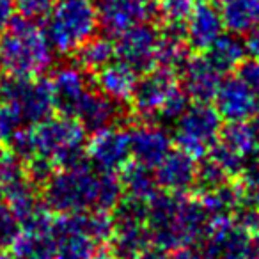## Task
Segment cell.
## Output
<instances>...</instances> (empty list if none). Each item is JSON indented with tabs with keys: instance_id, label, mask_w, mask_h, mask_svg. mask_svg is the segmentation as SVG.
I'll use <instances>...</instances> for the list:
<instances>
[{
	"instance_id": "1",
	"label": "cell",
	"mask_w": 259,
	"mask_h": 259,
	"mask_svg": "<svg viewBox=\"0 0 259 259\" xmlns=\"http://www.w3.org/2000/svg\"><path fill=\"white\" fill-rule=\"evenodd\" d=\"M208 213L201 199L185 194H155L148 201V229L151 240L165 250L192 247L204 238Z\"/></svg>"
},
{
	"instance_id": "2",
	"label": "cell",
	"mask_w": 259,
	"mask_h": 259,
	"mask_svg": "<svg viewBox=\"0 0 259 259\" xmlns=\"http://www.w3.org/2000/svg\"><path fill=\"white\" fill-rule=\"evenodd\" d=\"M54 64V48L34 20L15 16L0 36V69L15 78H37Z\"/></svg>"
},
{
	"instance_id": "3",
	"label": "cell",
	"mask_w": 259,
	"mask_h": 259,
	"mask_svg": "<svg viewBox=\"0 0 259 259\" xmlns=\"http://www.w3.org/2000/svg\"><path fill=\"white\" fill-rule=\"evenodd\" d=\"M34 141L39 156H47L57 169H76L89 165L85 130L75 117L50 115L34 124ZM36 155V156H37Z\"/></svg>"
},
{
	"instance_id": "4",
	"label": "cell",
	"mask_w": 259,
	"mask_h": 259,
	"mask_svg": "<svg viewBox=\"0 0 259 259\" xmlns=\"http://www.w3.org/2000/svg\"><path fill=\"white\" fill-rule=\"evenodd\" d=\"M98 27L100 20L94 0H55L45 32L54 52L68 55L96 36Z\"/></svg>"
},
{
	"instance_id": "5",
	"label": "cell",
	"mask_w": 259,
	"mask_h": 259,
	"mask_svg": "<svg viewBox=\"0 0 259 259\" xmlns=\"http://www.w3.org/2000/svg\"><path fill=\"white\" fill-rule=\"evenodd\" d=\"M98 176L89 165L57 169L43 185V201L50 211L69 215L96 209Z\"/></svg>"
},
{
	"instance_id": "6",
	"label": "cell",
	"mask_w": 259,
	"mask_h": 259,
	"mask_svg": "<svg viewBox=\"0 0 259 259\" xmlns=\"http://www.w3.org/2000/svg\"><path fill=\"white\" fill-rule=\"evenodd\" d=\"M0 100L11 105L22 122L37 124L50 117L55 110L54 91L50 78H15L8 76L0 82Z\"/></svg>"
},
{
	"instance_id": "7",
	"label": "cell",
	"mask_w": 259,
	"mask_h": 259,
	"mask_svg": "<svg viewBox=\"0 0 259 259\" xmlns=\"http://www.w3.org/2000/svg\"><path fill=\"white\" fill-rule=\"evenodd\" d=\"M220 128L222 117L215 107L209 103H194L176 121L174 141L188 155L202 158L219 141Z\"/></svg>"
},
{
	"instance_id": "8",
	"label": "cell",
	"mask_w": 259,
	"mask_h": 259,
	"mask_svg": "<svg viewBox=\"0 0 259 259\" xmlns=\"http://www.w3.org/2000/svg\"><path fill=\"white\" fill-rule=\"evenodd\" d=\"M201 243L204 259H248L254 240L234 217H211Z\"/></svg>"
},
{
	"instance_id": "9",
	"label": "cell",
	"mask_w": 259,
	"mask_h": 259,
	"mask_svg": "<svg viewBox=\"0 0 259 259\" xmlns=\"http://www.w3.org/2000/svg\"><path fill=\"white\" fill-rule=\"evenodd\" d=\"M160 29L151 23H139L117 36L115 55L137 73H146L158 64Z\"/></svg>"
},
{
	"instance_id": "10",
	"label": "cell",
	"mask_w": 259,
	"mask_h": 259,
	"mask_svg": "<svg viewBox=\"0 0 259 259\" xmlns=\"http://www.w3.org/2000/svg\"><path fill=\"white\" fill-rule=\"evenodd\" d=\"M98 20L108 37H117L158 13L155 0H96Z\"/></svg>"
},
{
	"instance_id": "11",
	"label": "cell",
	"mask_w": 259,
	"mask_h": 259,
	"mask_svg": "<svg viewBox=\"0 0 259 259\" xmlns=\"http://www.w3.org/2000/svg\"><path fill=\"white\" fill-rule=\"evenodd\" d=\"M87 156L89 162L98 167V170L103 172L121 170L132 158L130 130L115 124L93 134V139L87 144Z\"/></svg>"
},
{
	"instance_id": "12",
	"label": "cell",
	"mask_w": 259,
	"mask_h": 259,
	"mask_svg": "<svg viewBox=\"0 0 259 259\" xmlns=\"http://www.w3.org/2000/svg\"><path fill=\"white\" fill-rule=\"evenodd\" d=\"M178 87L176 73L167 68H153L142 73L132 94V107L146 121H153L158 115L163 101Z\"/></svg>"
},
{
	"instance_id": "13",
	"label": "cell",
	"mask_w": 259,
	"mask_h": 259,
	"mask_svg": "<svg viewBox=\"0 0 259 259\" xmlns=\"http://www.w3.org/2000/svg\"><path fill=\"white\" fill-rule=\"evenodd\" d=\"M55 241V259H91L96 254L98 241L85 231L80 213L62 215L52 224Z\"/></svg>"
},
{
	"instance_id": "14",
	"label": "cell",
	"mask_w": 259,
	"mask_h": 259,
	"mask_svg": "<svg viewBox=\"0 0 259 259\" xmlns=\"http://www.w3.org/2000/svg\"><path fill=\"white\" fill-rule=\"evenodd\" d=\"M126 115L124 103L108 98L101 91H87L78 103L75 119L87 134H96L105 128L115 126Z\"/></svg>"
},
{
	"instance_id": "15",
	"label": "cell",
	"mask_w": 259,
	"mask_h": 259,
	"mask_svg": "<svg viewBox=\"0 0 259 259\" xmlns=\"http://www.w3.org/2000/svg\"><path fill=\"white\" fill-rule=\"evenodd\" d=\"M215 108L220 117L229 121H248L254 115L257 94L240 78L227 76L220 82L215 94Z\"/></svg>"
},
{
	"instance_id": "16",
	"label": "cell",
	"mask_w": 259,
	"mask_h": 259,
	"mask_svg": "<svg viewBox=\"0 0 259 259\" xmlns=\"http://www.w3.org/2000/svg\"><path fill=\"white\" fill-rule=\"evenodd\" d=\"M50 83L54 91L55 110L62 115L73 117L78 103L89 91L87 71L78 64H62L54 71Z\"/></svg>"
},
{
	"instance_id": "17",
	"label": "cell",
	"mask_w": 259,
	"mask_h": 259,
	"mask_svg": "<svg viewBox=\"0 0 259 259\" xmlns=\"http://www.w3.org/2000/svg\"><path fill=\"white\" fill-rule=\"evenodd\" d=\"M197 158L183 149H170L155 167V180L160 188L170 194H187L195 185Z\"/></svg>"
},
{
	"instance_id": "18",
	"label": "cell",
	"mask_w": 259,
	"mask_h": 259,
	"mask_svg": "<svg viewBox=\"0 0 259 259\" xmlns=\"http://www.w3.org/2000/svg\"><path fill=\"white\" fill-rule=\"evenodd\" d=\"M170 135L155 122H142L130 130V149L137 163L155 169L170 151Z\"/></svg>"
},
{
	"instance_id": "19",
	"label": "cell",
	"mask_w": 259,
	"mask_h": 259,
	"mask_svg": "<svg viewBox=\"0 0 259 259\" xmlns=\"http://www.w3.org/2000/svg\"><path fill=\"white\" fill-rule=\"evenodd\" d=\"M187 39L192 50L206 52L224 34L220 9L211 2H197L187 16Z\"/></svg>"
},
{
	"instance_id": "20",
	"label": "cell",
	"mask_w": 259,
	"mask_h": 259,
	"mask_svg": "<svg viewBox=\"0 0 259 259\" xmlns=\"http://www.w3.org/2000/svg\"><path fill=\"white\" fill-rule=\"evenodd\" d=\"M180 71L183 80L181 85L190 100L195 103H209L215 98L217 89L222 82V75L206 59V55L188 57Z\"/></svg>"
},
{
	"instance_id": "21",
	"label": "cell",
	"mask_w": 259,
	"mask_h": 259,
	"mask_svg": "<svg viewBox=\"0 0 259 259\" xmlns=\"http://www.w3.org/2000/svg\"><path fill=\"white\" fill-rule=\"evenodd\" d=\"M190 45L187 39L185 22H167L160 29L158 43V64L178 73L190 57Z\"/></svg>"
},
{
	"instance_id": "22",
	"label": "cell",
	"mask_w": 259,
	"mask_h": 259,
	"mask_svg": "<svg viewBox=\"0 0 259 259\" xmlns=\"http://www.w3.org/2000/svg\"><path fill=\"white\" fill-rule=\"evenodd\" d=\"M137 75L134 68H130L126 62H108L105 68H101L96 75V83L103 94L108 98L124 103V101L132 100V94L137 85Z\"/></svg>"
},
{
	"instance_id": "23",
	"label": "cell",
	"mask_w": 259,
	"mask_h": 259,
	"mask_svg": "<svg viewBox=\"0 0 259 259\" xmlns=\"http://www.w3.org/2000/svg\"><path fill=\"white\" fill-rule=\"evenodd\" d=\"M206 59L215 66V69L220 75H226L234 69L245 61L247 57V47L245 41L238 34H222L211 47L206 50Z\"/></svg>"
},
{
	"instance_id": "24",
	"label": "cell",
	"mask_w": 259,
	"mask_h": 259,
	"mask_svg": "<svg viewBox=\"0 0 259 259\" xmlns=\"http://www.w3.org/2000/svg\"><path fill=\"white\" fill-rule=\"evenodd\" d=\"M220 15L229 32L248 34L259 25V0H222Z\"/></svg>"
},
{
	"instance_id": "25",
	"label": "cell",
	"mask_w": 259,
	"mask_h": 259,
	"mask_svg": "<svg viewBox=\"0 0 259 259\" xmlns=\"http://www.w3.org/2000/svg\"><path fill=\"white\" fill-rule=\"evenodd\" d=\"M11 250L15 259H55L52 229H22Z\"/></svg>"
},
{
	"instance_id": "26",
	"label": "cell",
	"mask_w": 259,
	"mask_h": 259,
	"mask_svg": "<svg viewBox=\"0 0 259 259\" xmlns=\"http://www.w3.org/2000/svg\"><path fill=\"white\" fill-rule=\"evenodd\" d=\"M217 142L241 155L243 158H250L259 151V132L248 121H229L220 128Z\"/></svg>"
},
{
	"instance_id": "27",
	"label": "cell",
	"mask_w": 259,
	"mask_h": 259,
	"mask_svg": "<svg viewBox=\"0 0 259 259\" xmlns=\"http://www.w3.org/2000/svg\"><path fill=\"white\" fill-rule=\"evenodd\" d=\"M119 181H121L124 197L137 199L142 202H148L156 194V187H158L151 169L137 162H128L122 167Z\"/></svg>"
},
{
	"instance_id": "28",
	"label": "cell",
	"mask_w": 259,
	"mask_h": 259,
	"mask_svg": "<svg viewBox=\"0 0 259 259\" xmlns=\"http://www.w3.org/2000/svg\"><path fill=\"white\" fill-rule=\"evenodd\" d=\"M115 57V43L110 37L93 36L75 52L76 64L87 73H98Z\"/></svg>"
},
{
	"instance_id": "29",
	"label": "cell",
	"mask_w": 259,
	"mask_h": 259,
	"mask_svg": "<svg viewBox=\"0 0 259 259\" xmlns=\"http://www.w3.org/2000/svg\"><path fill=\"white\" fill-rule=\"evenodd\" d=\"M201 202L208 217H234V213L243 204L238 183H229L215 188L211 192L201 194Z\"/></svg>"
},
{
	"instance_id": "30",
	"label": "cell",
	"mask_w": 259,
	"mask_h": 259,
	"mask_svg": "<svg viewBox=\"0 0 259 259\" xmlns=\"http://www.w3.org/2000/svg\"><path fill=\"white\" fill-rule=\"evenodd\" d=\"M122 187L119 178L114 172H103L100 170L98 176V201L96 209L101 211H114L115 206L122 199Z\"/></svg>"
},
{
	"instance_id": "31",
	"label": "cell",
	"mask_w": 259,
	"mask_h": 259,
	"mask_svg": "<svg viewBox=\"0 0 259 259\" xmlns=\"http://www.w3.org/2000/svg\"><path fill=\"white\" fill-rule=\"evenodd\" d=\"M227 180H229V176L224 172L222 167L208 156L201 163H197V176H195L194 188H197V192H201V194H206V192H211L226 185Z\"/></svg>"
},
{
	"instance_id": "32",
	"label": "cell",
	"mask_w": 259,
	"mask_h": 259,
	"mask_svg": "<svg viewBox=\"0 0 259 259\" xmlns=\"http://www.w3.org/2000/svg\"><path fill=\"white\" fill-rule=\"evenodd\" d=\"M8 142V151L13 153L20 162H29L37 155L36 141H34V132L29 126H20L6 139Z\"/></svg>"
},
{
	"instance_id": "33",
	"label": "cell",
	"mask_w": 259,
	"mask_h": 259,
	"mask_svg": "<svg viewBox=\"0 0 259 259\" xmlns=\"http://www.w3.org/2000/svg\"><path fill=\"white\" fill-rule=\"evenodd\" d=\"M208 156L213 162L219 163V165L222 167V170L229 178H240L241 174H243V170L248 167L247 165L248 158H243V156L238 155V153L231 151L229 148L222 146L220 142H215V144L211 146V149L208 151Z\"/></svg>"
},
{
	"instance_id": "34",
	"label": "cell",
	"mask_w": 259,
	"mask_h": 259,
	"mask_svg": "<svg viewBox=\"0 0 259 259\" xmlns=\"http://www.w3.org/2000/svg\"><path fill=\"white\" fill-rule=\"evenodd\" d=\"M190 107V98L183 91V87L178 85L172 93L167 96V100L163 101L162 108H160L156 119L165 122H176L181 115L185 114V110Z\"/></svg>"
},
{
	"instance_id": "35",
	"label": "cell",
	"mask_w": 259,
	"mask_h": 259,
	"mask_svg": "<svg viewBox=\"0 0 259 259\" xmlns=\"http://www.w3.org/2000/svg\"><path fill=\"white\" fill-rule=\"evenodd\" d=\"M238 188H240L241 199L245 206L259 211V163L247 167L240 178H238Z\"/></svg>"
},
{
	"instance_id": "36",
	"label": "cell",
	"mask_w": 259,
	"mask_h": 259,
	"mask_svg": "<svg viewBox=\"0 0 259 259\" xmlns=\"http://www.w3.org/2000/svg\"><path fill=\"white\" fill-rule=\"evenodd\" d=\"M20 233H22V226L13 209L8 206V202H0V252L11 248Z\"/></svg>"
},
{
	"instance_id": "37",
	"label": "cell",
	"mask_w": 259,
	"mask_h": 259,
	"mask_svg": "<svg viewBox=\"0 0 259 259\" xmlns=\"http://www.w3.org/2000/svg\"><path fill=\"white\" fill-rule=\"evenodd\" d=\"M155 2L158 13L167 22H185L192 8L197 4L195 0H155Z\"/></svg>"
},
{
	"instance_id": "38",
	"label": "cell",
	"mask_w": 259,
	"mask_h": 259,
	"mask_svg": "<svg viewBox=\"0 0 259 259\" xmlns=\"http://www.w3.org/2000/svg\"><path fill=\"white\" fill-rule=\"evenodd\" d=\"M57 170V165L47 156H34L32 160L27 162V178L32 181L36 187H43Z\"/></svg>"
},
{
	"instance_id": "39",
	"label": "cell",
	"mask_w": 259,
	"mask_h": 259,
	"mask_svg": "<svg viewBox=\"0 0 259 259\" xmlns=\"http://www.w3.org/2000/svg\"><path fill=\"white\" fill-rule=\"evenodd\" d=\"M23 174L25 170L22 169V162L13 153L0 149V192Z\"/></svg>"
},
{
	"instance_id": "40",
	"label": "cell",
	"mask_w": 259,
	"mask_h": 259,
	"mask_svg": "<svg viewBox=\"0 0 259 259\" xmlns=\"http://www.w3.org/2000/svg\"><path fill=\"white\" fill-rule=\"evenodd\" d=\"M55 0H15V8L20 16L29 20H43L50 15Z\"/></svg>"
},
{
	"instance_id": "41",
	"label": "cell",
	"mask_w": 259,
	"mask_h": 259,
	"mask_svg": "<svg viewBox=\"0 0 259 259\" xmlns=\"http://www.w3.org/2000/svg\"><path fill=\"white\" fill-rule=\"evenodd\" d=\"M238 76L259 96V59H245L238 66Z\"/></svg>"
},
{
	"instance_id": "42",
	"label": "cell",
	"mask_w": 259,
	"mask_h": 259,
	"mask_svg": "<svg viewBox=\"0 0 259 259\" xmlns=\"http://www.w3.org/2000/svg\"><path fill=\"white\" fill-rule=\"evenodd\" d=\"M15 0H0V36L6 32L9 23L15 18Z\"/></svg>"
},
{
	"instance_id": "43",
	"label": "cell",
	"mask_w": 259,
	"mask_h": 259,
	"mask_svg": "<svg viewBox=\"0 0 259 259\" xmlns=\"http://www.w3.org/2000/svg\"><path fill=\"white\" fill-rule=\"evenodd\" d=\"M245 47H247V54L254 59H259V25L254 30H250L245 39Z\"/></svg>"
},
{
	"instance_id": "44",
	"label": "cell",
	"mask_w": 259,
	"mask_h": 259,
	"mask_svg": "<svg viewBox=\"0 0 259 259\" xmlns=\"http://www.w3.org/2000/svg\"><path fill=\"white\" fill-rule=\"evenodd\" d=\"M134 259H169V255H167L165 248L158 247V245H155V247L149 245V247H146L142 252H139Z\"/></svg>"
},
{
	"instance_id": "45",
	"label": "cell",
	"mask_w": 259,
	"mask_h": 259,
	"mask_svg": "<svg viewBox=\"0 0 259 259\" xmlns=\"http://www.w3.org/2000/svg\"><path fill=\"white\" fill-rule=\"evenodd\" d=\"M169 259H204V255L190 247H183L174 250V254L169 255Z\"/></svg>"
},
{
	"instance_id": "46",
	"label": "cell",
	"mask_w": 259,
	"mask_h": 259,
	"mask_svg": "<svg viewBox=\"0 0 259 259\" xmlns=\"http://www.w3.org/2000/svg\"><path fill=\"white\" fill-rule=\"evenodd\" d=\"M252 124L257 128V132H259V98H257V105H255V110H254V115H252Z\"/></svg>"
},
{
	"instance_id": "47",
	"label": "cell",
	"mask_w": 259,
	"mask_h": 259,
	"mask_svg": "<svg viewBox=\"0 0 259 259\" xmlns=\"http://www.w3.org/2000/svg\"><path fill=\"white\" fill-rule=\"evenodd\" d=\"M91 259H117V257L114 254H107V252H100V254L96 252Z\"/></svg>"
},
{
	"instance_id": "48",
	"label": "cell",
	"mask_w": 259,
	"mask_h": 259,
	"mask_svg": "<svg viewBox=\"0 0 259 259\" xmlns=\"http://www.w3.org/2000/svg\"><path fill=\"white\" fill-rule=\"evenodd\" d=\"M6 141V135H4V132H2V128H0V144Z\"/></svg>"
},
{
	"instance_id": "49",
	"label": "cell",
	"mask_w": 259,
	"mask_h": 259,
	"mask_svg": "<svg viewBox=\"0 0 259 259\" xmlns=\"http://www.w3.org/2000/svg\"><path fill=\"white\" fill-rule=\"evenodd\" d=\"M0 259H15V257H11V255H6V254H2V252H0Z\"/></svg>"
},
{
	"instance_id": "50",
	"label": "cell",
	"mask_w": 259,
	"mask_h": 259,
	"mask_svg": "<svg viewBox=\"0 0 259 259\" xmlns=\"http://www.w3.org/2000/svg\"><path fill=\"white\" fill-rule=\"evenodd\" d=\"M257 153H259V151H257Z\"/></svg>"
}]
</instances>
